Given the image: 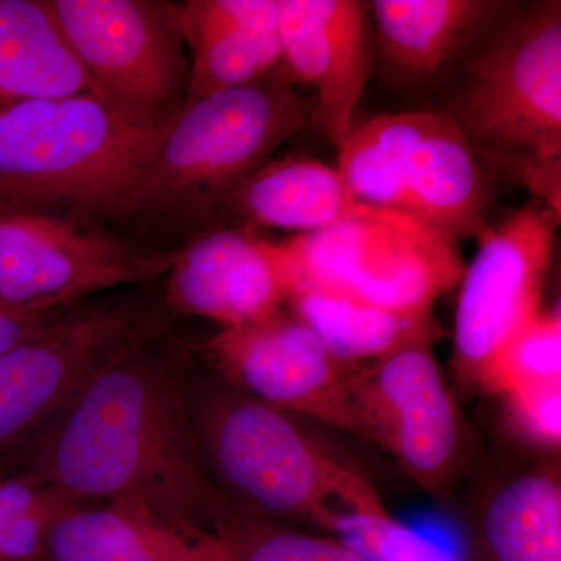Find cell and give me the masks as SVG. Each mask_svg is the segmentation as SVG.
I'll return each instance as SVG.
<instances>
[{"label":"cell","mask_w":561,"mask_h":561,"mask_svg":"<svg viewBox=\"0 0 561 561\" xmlns=\"http://www.w3.org/2000/svg\"><path fill=\"white\" fill-rule=\"evenodd\" d=\"M187 346L165 323L111 357L14 457V476L81 505L139 508L190 535H214L227 504L186 393Z\"/></svg>","instance_id":"1"},{"label":"cell","mask_w":561,"mask_h":561,"mask_svg":"<svg viewBox=\"0 0 561 561\" xmlns=\"http://www.w3.org/2000/svg\"><path fill=\"white\" fill-rule=\"evenodd\" d=\"M313 108L312 95L279 70L184 103L99 220L138 243L171 236L179 247L220 227L232 195L312 121Z\"/></svg>","instance_id":"2"},{"label":"cell","mask_w":561,"mask_h":561,"mask_svg":"<svg viewBox=\"0 0 561 561\" xmlns=\"http://www.w3.org/2000/svg\"><path fill=\"white\" fill-rule=\"evenodd\" d=\"M162 127L98 95L0 110V205L69 206L101 219Z\"/></svg>","instance_id":"3"},{"label":"cell","mask_w":561,"mask_h":561,"mask_svg":"<svg viewBox=\"0 0 561 561\" xmlns=\"http://www.w3.org/2000/svg\"><path fill=\"white\" fill-rule=\"evenodd\" d=\"M191 415L214 482L247 505L241 512L305 519L332 534L342 516L383 507L359 474L331 459L284 412L219 393Z\"/></svg>","instance_id":"4"},{"label":"cell","mask_w":561,"mask_h":561,"mask_svg":"<svg viewBox=\"0 0 561 561\" xmlns=\"http://www.w3.org/2000/svg\"><path fill=\"white\" fill-rule=\"evenodd\" d=\"M446 114L478 153L561 157V3L516 7L460 62Z\"/></svg>","instance_id":"5"},{"label":"cell","mask_w":561,"mask_h":561,"mask_svg":"<svg viewBox=\"0 0 561 561\" xmlns=\"http://www.w3.org/2000/svg\"><path fill=\"white\" fill-rule=\"evenodd\" d=\"M179 254L140 245L69 206L0 205V305L49 312L92 294L146 284Z\"/></svg>","instance_id":"6"},{"label":"cell","mask_w":561,"mask_h":561,"mask_svg":"<svg viewBox=\"0 0 561 561\" xmlns=\"http://www.w3.org/2000/svg\"><path fill=\"white\" fill-rule=\"evenodd\" d=\"M290 242L300 284H323L413 316L432 313L465 268L451 236L411 214L367 205L341 224Z\"/></svg>","instance_id":"7"},{"label":"cell","mask_w":561,"mask_h":561,"mask_svg":"<svg viewBox=\"0 0 561 561\" xmlns=\"http://www.w3.org/2000/svg\"><path fill=\"white\" fill-rule=\"evenodd\" d=\"M77 60L106 101L164 127L190 90L181 3L49 0Z\"/></svg>","instance_id":"8"},{"label":"cell","mask_w":561,"mask_h":561,"mask_svg":"<svg viewBox=\"0 0 561 561\" xmlns=\"http://www.w3.org/2000/svg\"><path fill=\"white\" fill-rule=\"evenodd\" d=\"M161 323L140 302L80 301L0 354V474L102 365Z\"/></svg>","instance_id":"9"},{"label":"cell","mask_w":561,"mask_h":561,"mask_svg":"<svg viewBox=\"0 0 561 561\" xmlns=\"http://www.w3.org/2000/svg\"><path fill=\"white\" fill-rule=\"evenodd\" d=\"M559 225L537 203L479 236L474 256L461 273L454 323V356L465 378L481 381L501 346L541 312Z\"/></svg>","instance_id":"10"},{"label":"cell","mask_w":561,"mask_h":561,"mask_svg":"<svg viewBox=\"0 0 561 561\" xmlns=\"http://www.w3.org/2000/svg\"><path fill=\"white\" fill-rule=\"evenodd\" d=\"M435 339H419L357 373L354 432L381 443L402 470L435 489L456 470L461 419L432 353Z\"/></svg>","instance_id":"11"},{"label":"cell","mask_w":561,"mask_h":561,"mask_svg":"<svg viewBox=\"0 0 561 561\" xmlns=\"http://www.w3.org/2000/svg\"><path fill=\"white\" fill-rule=\"evenodd\" d=\"M203 353L251 400L354 432L353 386L360 365L337 359L294 313L221 328Z\"/></svg>","instance_id":"12"},{"label":"cell","mask_w":561,"mask_h":561,"mask_svg":"<svg viewBox=\"0 0 561 561\" xmlns=\"http://www.w3.org/2000/svg\"><path fill=\"white\" fill-rule=\"evenodd\" d=\"M300 280L290 239L273 242L256 231L220 225L179 247L164 300L176 316L242 327L283 311Z\"/></svg>","instance_id":"13"},{"label":"cell","mask_w":561,"mask_h":561,"mask_svg":"<svg viewBox=\"0 0 561 561\" xmlns=\"http://www.w3.org/2000/svg\"><path fill=\"white\" fill-rule=\"evenodd\" d=\"M368 13L359 0H278L279 72L312 88V122L334 144L356 124L370 79Z\"/></svg>","instance_id":"14"},{"label":"cell","mask_w":561,"mask_h":561,"mask_svg":"<svg viewBox=\"0 0 561 561\" xmlns=\"http://www.w3.org/2000/svg\"><path fill=\"white\" fill-rule=\"evenodd\" d=\"M181 31L191 49L186 102L278 72V0H187Z\"/></svg>","instance_id":"15"},{"label":"cell","mask_w":561,"mask_h":561,"mask_svg":"<svg viewBox=\"0 0 561 561\" xmlns=\"http://www.w3.org/2000/svg\"><path fill=\"white\" fill-rule=\"evenodd\" d=\"M502 0H375L368 3L382 60L405 81L459 68L513 9Z\"/></svg>","instance_id":"16"},{"label":"cell","mask_w":561,"mask_h":561,"mask_svg":"<svg viewBox=\"0 0 561 561\" xmlns=\"http://www.w3.org/2000/svg\"><path fill=\"white\" fill-rule=\"evenodd\" d=\"M491 175L474 147L442 111H430L405 171V214L451 238H474L489 227Z\"/></svg>","instance_id":"17"},{"label":"cell","mask_w":561,"mask_h":561,"mask_svg":"<svg viewBox=\"0 0 561 561\" xmlns=\"http://www.w3.org/2000/svg\"><path fill=\"white\" fill-rule=\"evenodd\" d=\"M44 561H231L214 535L184 534L139 508H70L47 535Z\"/></svg>","instance_id":"18"},{"label":"cell","mask_w":561,"mask_h":561,"mask_svg":"<svg viewBox=\"0 0 561 561\" xmlns=\"http://www.w3.org/2000/svg\"><path fill=\"white\" fill-rule=\"evenodd\" d=\"M362 206L337 169L306 154H290L272 158L242 184L228 203L224 225L309 234L341 224Z\"/></svg>","instance_id":"19"},{"label":"cell","mask_w":561,"mask_h":561,"mask_svg":"<svg viewBox=\"0 0 561 561\" xmlns=\"http://www.w3.org/2000/svg\"><path fill=\"white\" fill-rule=\"evenodd\" d=\"M70 95L103 98L70 49L49 0H0V110Z\"/></svg>","instance_id":"20"},{"label":"cell","mask_w":561,"mask_h":561,"mask_svg":"<svg viewBox=\"0 0 561 561\" xmlns=\"http://www.w3.org/2000/svg\"><path fill=\"white\" fill-rule=\"evenodd\" d=\"M287 302L337 359L351 365L382 359L405 343L438 334L432 313L390 311L323 284H300Z\"/></svg>","instance_id":"21"},{"label":"cell","mask_w":561,"mask_h":561,"mask_svg":"<svg viewBox=\"0 0 561 561\" xmlns=\"http://www.w3.org/2000/svg\"><path fill=\"white\" fill-rule=\"evenodd\" d=\"M430 111L379 114L356 122L337 144V164L353 197L373 208L405 209V171Z\"/></svg>","instance_id":"22"},{"label":"cell","mask_w":561,"mask_h":561,"mask_svg":"<svg viewBox=\"0 0 561 561\" xmlns=\"http://www.w3.org/2000/svg\"><path fill=\"white\" fill-rule=\"evenodd\" d=\"M485 561H561V486L553 472H530L494 493L481 519Z\"/></svg>","instance_id":"23"},{"label":"cell","mask_w":561,"mask_h":561,"mask_svg":"<svg viewBox=\"0 0 561 561\" xmlns=\"http://www.w3.org/2000/svg\"><path fill=\"white\" fill-rule=\"evenodd\" d=\"M80 505L55 486L0 474V561H43L51 526Z\"/></svg>","instance_id":"24"},{"label":"cell","mask_w":561,"mask_h":561,"mask_svg":"<svg viewBox=\"0 0 561 561\" xmlns=\"http://www.w3.org/2000/svg\"><path fill=\"white\" fill-rule=\"evenodd\" d=\"M214 537L231 561H364L335 537L283 529L260 516L228 508Z\"/></svg>","instance_id":"25"},{"label":"cell","mask_w":561,"mask_h":561,"mask_svg":"<svg viewBox=\"0 0 561 561\" xmlns=\"http://www.w3.org/2000/svg\"><path fill=\"white\" fill-rule=\"evenodd\" d=\"M561 382V317L540 312L494 354L481 376V386L500 393Z\"/></svg>","instance_id":"26"},{"label":"cell","mask_w":561,"mask_h":561,"mask_svg":"<svg viewBox=\"0 0 561 561\" xmlns=\"http://www.w3.org/2000/svg\"><path fill=\"white\" fill-rule=\"evenodd\" d=\"M332 537L364 561H465L454 546L400 522L383 507L342 516Z\"/></svg>","instance_id":"27"},{"label":"cell","mask_w":561,"mask_h":561,"mask_svg":"<svg viewBox=\"0 0 561 561\" xmlns=\"http://www.w3.org/2000/svg\"><path fill=\"white\" fill-rule=\"evenodd\" d=\"M478 153V151H476ZM486 172L529 191L538 205L561 219V157H502L478 153Z\"/></svg>","instance_id":"28"},{"label":"cell","mask_w":561,"mask_h":561,"mask_svg":"<svg viewBox=\"0 0 561 561\" xmlns=\"http://www.w3.org/2000/svg\"><path fill=\"white\" fill-rule=\"evenodd\" d=\"M505 394L519 430L541 445L560 446L561 382L519 387Z\"/></svg>","instance_id":"29"},{"label":"cell","mask_w":561,"mask_h":561,"mask_svg":"<svg viewBox=\"0 0 561 561\" xmlns=\"http://www.w3.org/2000/svg\"><path fill=\"white\" fill-rule=\"evenodd\" d=\"M60 311L61 309L49 312H27L0 308V354L38 334Z\"/></svg>","instance_id":"30"},{"label":"cell","mask_w":561,"mask_h":561,"mask_svg":"<svg viewBox=\"0 0 561 561\" xmlns=\"http://www.w3.org/2000/svg\"><path fill=\"white\" fill-rule=\"evenodd\" d=\"M0 308H5V306L0 305Z\"/></svg>","instance_id":"31"},{"label":"cell","mask_w":561,"mask_h":561,"mask_svg":"<svg viewBox=\"0 0 561 561\" xmlns=\"http://www.w3.org/2000/svg\"><path fill=\"white\" fill-rule=\"evenodd\" d=\"M44 561V560H43Z\"/></svg>","instance_id":"32"}]
</instances>
